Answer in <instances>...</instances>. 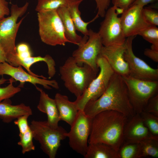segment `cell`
<instances>
[{"instance_id": "4fadbf2b", "label": "cell", "mask_w": 158, "mask_h": 158, "mask_svg": "<svg viewBox=\"0 0 158 158\" xmlns=\"http://www.w3.org/2000/svg\"><path fill=\"white\" fill-rule=\"evenodd\" d=\"M143 8L138 5H132L121 14V23L126 38L138 35L142 31L151 26L143 17L142 13Z\"/></svg>"}, {"instance_id": "8992f818", "label": "cell", "mask_w": 158, "mask_h": 158, "mask_svg": "<svg viewBox=\"0 0 158 158\" xmlns=\"http://www.w3.org/2000/svg\"><path fill=\"white\" fill-rule=\"evenodd\" d=\"M38 32L44 43L50 46H65L70 42L66 38L61 20L57 10L37 12Z\"/></svg>"}, {"instance_id": "484cf974", "label": "cell", "mask_w": 158, "mask_h": 158, "mask_svg": "<svg viewBox=\"0 0 158 158\" xmlns=\"http://www.w3.org/2000/svg\"><path fill=\"white\" fill-rule=\"evenodd\" d=\"M139 150V142H124L118 152L120 158H138Z\"/></svg>"}, {"instance_id": "d6a6232c", "label": "cell", "mask_w": 158, "mask_h": 158, "mask_svg": "<svg viewBox=\"0 0 158 158\" xmlns=\"http://www.w3.org/2000/svg\"><path fill=\"white\" fill-rule=\"evenodd\" d=\"M30 115L25 114L22 116L16 119L14 121L15 125L18 128L19 133H23L30 128L28 122V118Z\"/></svg>"}, {"instance_id": "f1b7e54d", "label": "cell", "mask_w": 158, "mask_h": 158, "mask_svg": "<svg viewBox=\"0 0 158 158\" xmlns=\"http://www.w3.org/2000/svg\"><path fill=\"white\" fill-rule=\"evenodd\" d=\"M19 135L20 140L18 144L21 146L23 154L35 150V147L33 143V135L30 127L24 133H19Z\"/></svg>"}, {"instance_id": "ba28073f", "label": "cell", "mask_w": 158, "mask_h": 158, "mask_svg": "<svg viewBox=\"0 0 158 158\" xmlns=\"http://www.w3.org/2000/svg\"><path fill=\"white\" fill-rule=\"evenodd\" d=\"M131 104L135 114L144 111L150 99L157 94L158 81L139 80L129 75L123 76Z\"/></svg>"}, {"instance_id": "9a60e30c", "label": "cell", "mask_w": 158, "mask_h": 158, "mask_svg": "<svg viewBox=\"0 0 158 158\" xmlns=\"http://www.w3.org/2000/svg\"><path fill=\"white\" fill-rule=\"evenodd\" d=\"M125 124L123 131L124 142H139L148 138L158 139L153 135L145 124L139 114H135L130 117Z\"/></svg>"}, {"instance_id": "d4e9b609", "label": "cell", "mask_w": 158, "mask_h": 158, "mask_svg": "<svg viewBox=\"0 0 158 158\" xmlns=\"http://www.w3.org/2000/svg\"><path fill=\"white\" fill-rule=\"evenodd\" d=\"M77 0H38L35 8L37 12L57 10L62 7H67Z\"/></svg>"}, {"instance_id": "83f0119b", "label": "cell", "mask_w": 158, "mask_h": 158, "mask_svg": "<svg viewBox=\"0 0 158 158\" xmlns=\"http://www.w3.org/2000/svg\"><path fill=\"white\" fill-rule=\"evenodd\" d=\"M139 114L150 133L158 137V116L144 111Z\"/></svg>"}, {"instance_id": "7c38bea8", "label": "cell", "mask_w": 158, "mask_h": 158, "mask_svg": "<svg viewBox=\"0 0 158 158\" xmlns=\"http://www.w3.org/2000/svg\"><path fill=\"white\" fill-rule=\"evenodd\" d=\"M134 37L131 36L126 38L125 43L124 57L129 66V75L139 80L158 81V69L152 68L134 54L132 43Z\"/></svg>"}, {"instance_id": "cb8c5ba5", "label": "cell", "mask_w": 158, "mask_h": 158, "mask_svg": "<svg viewBox=\"0 0 158 158\" xmlns=\"http://www.w3.org/2000/svg\"><path fill=\"white\" fill-rule=\"evenodd\" d=\"M139 143L138 158L148 157H158V139H147Z\"/></svg>"}, {"instance_id": "7402d4cb", "label": "cell", "mask_w": 158, "mask_h": 158, "mask_svg": "<svg viewBox=\"0 0 158 158\" xmlns=\"http://www.w3.org/2000/svg\"><path fill=\"white\" fill-rule=\"evenodd\" d=\"M40 61H44L47 64L49 78L50 79L53 77L56 73V64L54 60L50 55L47 54L44 57L40 56L34 57L31 56L21 60L19 59V65L24 67L29 73L36 77L46 79V77L42 75H39L35 74L30 69L32 65Z\"/></svg>"}, {"instance_id": "1f68e13d", "label": "cell", "mask_w": 158, "mask_h": 158, "mask_svg": "<svg viewBox=\"0 0 158 158\" xmlns=\"http://www.w3.org/2000/svg\"><path fill=\"white\" fill-rule=\"evenodd\" d=\"M158 116V94L151 98L144 110Z\"/></svg>"}, {"instance_id": "3957f363", "label": "cell", "mask_w": 158, "mask_h": 158, "mask_svg": "<svg viewBox=\"0 0 158 158\" xmlns=\"http://www.w3.org/2000/svg\"><path fill=\"white\" fill-rule=\"evenodd\" d=\"M29 5L28 2L21 7H19L16 4H12L10 10V15L0 21V44L6 53L7 62L13 66H16L17 64L16 37L25 17L19 22L17 21L18 18L26 12Z\"/></svg>"}, {"instance_id": "2e32d148", "label": "cell", "mask_w": 158, "mask_h": 158, "mask_svg": "<svg viewBox=\"0 0 158 158\" xmlns=\"http://www.w3.org/2000/svg\"><path fill=\"white\" fill-rule=\"evenodd\" d=\"M126 49L124 44L111 46H103L100 54L107 60L114 72L122 76L129 75V69L124 57Z\"/></svg>"}, {"instance_id": "4316f807", "label": "cell", "mask_w": 158, "mask_h": 158, "mask_svg": "<svg viewBox=\"0 0 158 158\" xmlns=\"http://www.w3.org/2000/svg\"><path fill=\"white\" fill-rule=\"evenodd\" d=\"M138 35L152 44L151 49L158 51V28L157 26H150L140 32Z\"/></svg>"}, {"instance_id": "d6986e66", "label": "cell", "mask_w": 158, "mask_h": 158, "mask_svg": "<svg viewBox=\"0 0 158 158\" xmlns=\"http://www.w3.org/2000/svg\"><path fill=\"white\" fill-rule=\"evenodd\" d=\"M62 21L65 36L70 43L79 46L85 43L88 37H82L76 32V29L67 7H62L57 10Z\"/></svg>"}, {"instance_id": "8fae6325", "label": "cell", "mask_w": 158, "mask_h": 158, "mask_svg": "<svg viewBox=\"0 0 158 158\" xmlns=\"http://www.w3.org/2000/svg\"><path fill=\"white\" fill-rule=\"evenodd\" d=\"M88 37L86 42L78 46L73 52L72 56L79 65L87 64L98 73L99 69L97 64V59L103 45L98 32L90 29Z\"/></svg>"}, {"instance_id": "ac0fdd59", "label": "cell", "mask_w": 158, "mask_h": 158, "mask_svg": "<svg viewBox=\"0 0 158 158\" xmlns=\"http://www.w3.org/2000/svg\"><path fill=\"white\" fill-rule=\"evenodd\" d=\"M9 99L0 102V118L4 123H8L25 114H32L31 108L23 103L12 105Z\"/></svg>"}, {"instance_id": "60d3db41", "label": "cell", "mask_w": 158, "mask_h": 158, "mask_svg": "<svg viewBox=\"0 0 158 158\" xmlns=\"http://www.w3.org/2000/svg\"><path fill=\"white\" fill-rule=\"evenodd\" d=\"M8 80L4 78L3 77H2L0 79V86L4 84Z\"/></svg>"}, {"instance_id": "7a4b0ae2", "label": "cell", "mask_w": 158, "mask_h": 158, "mask_svg": "<svg viewBox=\"0 0 158 158\" xmlns=\"http://www.w3.org/2000/svg\"><path fill=\"white\" fill-rule=\"evenodd\" d=\"M128 117L115 111L100 112L92 118L88 143H104L118 151L124 142L123 131Z\"/></svg>"}, {"instance_id": "e0dca14e", "label": "cell", "mask_w": 158, "mask_h": 158, "mask_svg": "<svg viewBox=\"0 0 158 158\" xmlns=\"http://www.w3.org/2000/svg\"><path fill=\"white\" fill-rule=\"evenodd\" d=\"M40 92V97L37 108L40 111L46 114L48 123L51 127L56 128L59 126L60 119L55 100L50 97L42 89L36 86Z\"/></svg>"}, {"instance_id": "ffe728a7", "label": "cell", "mask_w": 158, "mask_h": 158, "mask_svg": "<svg viewBox=\"0 0 158 158\" xmlns=\"http://www.w3.org/2000/svg\"><path fill=\"white\" fill-rule=\"evenodd\" d=\"M55 100L60 121H63L71 126L75 120L78 109L74 102L70 101L68 96L60 93L55 95Z\"/></svg>"}, {"instance_id": "30bf717a", "label": "cell", "mask_w": 158, "mask_h": 158, "mask_svg": "<svg viewBox=\"0 0 158 158\" xmlns=\"http://www.w3.org/2000/svg\"><path fill=\"white\" fill-rule=\"evenodd\" d=\"M113 6L107 10L101 22L99 32L104 46L124 44L126 38L122 28L120 17Z\"/></svg>"}, {"instance_id": "603a6c76", "label": "cell", "mask_w": 158, "mask_h": 158, "mask_svg": "<svg viewBox=\"0 0 158 158\" xmlns=\"http://www.w3.org/2000/svg\"><path fill=\"white\" fill-rule=\"evenodd\" d=\"M83 0H77L69 5L67 8L73 21L76 30L80 32L84 36H88L89 30L87 28L88 25L93 22L99 16L97 14L91 20L88 22L84 21L81 17V13L79 10V6Z\"/></svg>"}, {"instance_id": "4dcf8cb0", "label": "cell", "mask_w": 158, "mask_h": 158, "mask_svg": "<svg viewBox=\"0 0 158 158\" xmlns=\"http://www.w3.org/2000/svg\"><path fill=\"white\" fill-rule=\"evenodd\" d=\"M143 17L146 22L151 26L158 25V12L152 8L144 7L142 9Z\"/></svg>"}, {"instance_id": "74e56055", "label": "cell", "mask_w": 158, "mask_h": 158, "mask_svg": "<svg viewBox=\"0 0 158 158\" xmlns=\"http://www.w3.org/2000/svg\"><path fill=\"white\" fill-rule=\"evenodd\" d=\"M16 49L17 54L25 52L30 50L29 46L25 43H21L19 44L17 47Z\"/></svg>"}, {"instance_id": "8d00e7d4", "label": "cell", "mask_w": 158, "mask_h": 158, "mask_svg": "<svg viewBox=\"0 0 158 158\" xmlns=\"http://www.w3.org/2000/svg\"><path fill=\"white\" fill-rule=\"evenodd\" d=\"M144 54L154 61L158 63V51L153 50L151 48H146L144 50Z\"/></svg>"}, {"instance_id": "44dd1931", "label": "cell", "mask_w": 158, "mask_h": 158, "mask_svg": "<svg viewBox=\"0 0 158 158\" xmlns=\"http://www.w3.org/2000/svg\"><path fill=\"white\" fill-rule=\"evenodd\" d=\"M85 158H120L118 151L102 142L89 143Z\"/></svg>"}, {"instance_id": "e575fe53", "label": "cell", "mask_w": 158, "mask_h": 158, "mask_svg": "<svg viewBox=\"0 0 158 158\" xmlns=\"http://www.w3.org/2000/svg\"><path fill=\"white\" fill-rule=\"evenodd\" d=\"M135 0H112L113 6L123 9L130 7Z\"/></svg>"}, {"instance_id": "f546056e", "label": "cell", "mask_w": 158, "mask_h": 158, "mask_svg": "<svg viewBox=\"0 0 158 158\" xmlns=\"http://www.w3.org/2000/svg\"><path fill=\"white\" fill-rule=\"evenodd\" d=\"M9 80V84L7 86L4 87H0V102L13 97L21 90L20 87L13 86V78H11Z\"/></svg>"}, {"instance_id": "5b68a950", "label": "cell", "mask_w": 158, "mask_h": 158, "mask_svg": "<svg viewBox=\"0 0 158 158\" xmlns=\"http://www.w3.org/2000/svg\"><path fill=\"white\" fill-rule=\"evenodd\" d=\"M33 138L38 141L43 152L50 158H55L61 141L67 137L68 132L61 126L54 128L46 121L33 120L30 126Z\"/></svg>"}, {"instance_id": "277c9868", "label": "cell", "mask_w": 158, "mask_h": 158, "mask_svg": "<svg viewBox=\"0 0 158 158\" xmlns=\"http://www.w3.org/2000/svg\"><path fill=\"white\" fill-rule=\"evenodd\" d=\"M59 71L65 87L76 98L82 95L97 74L87 64L78 65L72 56L60 67Z\"/></svg>"}, {"instance_id": "ab89813d", "label": "cell", "mask_w": 158, "mask_h": 158, "mask_svg": "<svg viewBox=\"0 0 158 158\" xmlns=\"http://www.w3.org/2000/svg\"><path fill=\"white\" fill-rule=\"evenodd\" d=\"M5 62H7L6 54L3 48L0 44V63Z\"/></svg>"}, {"instance_id": "6da1fadb", "label": "cell", "mask_w": 158, "mask_h": 158, "mask_svg": "<svg viewBox=\"0 0 158 158\" xmlns=\"http://www.w3.org/2000/svg\"><path fill=\"white\" fill-rule=\"evenodd\" d=\"M110 110L120 112L128 118L135 114L126 85L121 76L115 72L103 93L96 100L87 103L83 111L92 118L100 112Z\"/></svg>"}, {"instance_id": "836d02e7", "label": "cell", "mask_w": 158, "mask_h": 158, "mask_svg": "<svg viewBox=\"0 0 158 158\" xmlns=\"http://www.w3.org/2000/svg\"><path fill=\"white\" fill-rule=\"evenodd\" d=\"M96 4L97 9V14L104 18L110 4V0H94Z\"/></svg>"}, {"instance_id": "5bb4252c", "label": "cell", "mask_w": 158, "mask_h": 158, "mask_svg": "<svg viewBox=\"0 0 158 158\" xmlns=\"http://www.w3.org/2000/svg\"><path fill=\"white\" fill-rule=\"evenodd\" d=\"M8 75L16 81L20 82L22 85L25 82H29L36 86V84L42 85L45 89L50 90L51 87L58 89L59 87L58 82L55 80H48L32 75L25 72L19 65L13 66L6 62L0 63V76Z\"/></svg>"}, {"instance_id": "f35d334b", "label": "cell", "mask_w": 158, "mask_h": 158, "mask_svg": "<svg viewBox=\"0 0 158 158\" xmlns=\"http://www.w3.org/2000/svg\"><path fill=\"white\" fill-rule=\"evenodd\" d=\"M156 0H135L132 5H137L144 7L146 5Z\"/></svg>"}, {"instance_id": "9c48e42d", "label": "cell", "mask_w": 158, "mask_h": 158, "mask_svg": "<svg viewBox=\"0 0 158 158\" xmlns=\"http://www.w3.org/2000/svg\"><path fill=\"white\" fill-rule=\"evenodd\" d=\"M92 118L86 115L83 111L79 110L77 115L68 132L69 144L76 152L83 156L88 146Z\"/></svg>"}, {"instance_id": "d590c367", "label": "cell", "mask_w": 158, "mask_h": 158, "mask_svg": "<svg viewBox=\"0 0 158 158\" xmlns=\"http://www.w3.org/2000/svg\"><path fill=\"white\" fill-rule=\"evenodd\" d=\"M10 14L8 3L6 0H0V21Z\"/></svg>"}, {"instance_id": "52a82bcc", "label": "cell", "mask_w": 158, "mask_h": 158, "mask_svg": "<svg viewBox=\"0 0 158 158\" xmlns=\"http://www.w3.org/2000/svg\"><path fill=\"white\" fill-rule=\"evenodd\" d=\"M99 72L85 90L75 101L78 110L83 111L86 104L98 99L107 88L115 72L106 59L100 54L97 59Z\"/></svg>"}]
</instances>
